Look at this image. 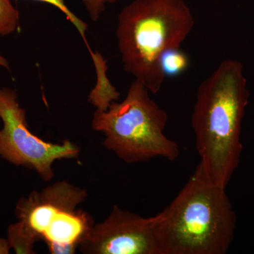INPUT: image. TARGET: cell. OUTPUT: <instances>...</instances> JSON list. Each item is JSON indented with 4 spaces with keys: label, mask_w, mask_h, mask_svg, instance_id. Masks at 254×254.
Returning <instances> with one entry per match:
<instances>
[{
    "label": "cell",
    "mask_w": 254,
    "mask_h": 254,
    "mask_svg": "<svg viewBox=\"0 0 254 254\" xmlns=\"http://www.w3.org/2000/svg\"><path fill=\"white\" fill-rule=\"evenodd\" d=\"M250 99L243 64L224 60L198 86L191 126L200 164L226 188L240 163L242 124Z\"/></svg>",
    "instance_id": "1"
},
{
    "label": "cell",
    "mask_w": 254,
    "mask_h": 254,
    "mask_svg": "<svg viewBox=\"0 0 254 254\" xmlns=\"http://www.w3.org/2000/svg\"><path fill=\"white\" fill-rule=\"evenodd\" d=\"M157 215L158 254H225L235 237L237 215L226 188L215 183L200 163Z\"/></svg>",
    "instance_id": "2"
},
{
    "label": "cell",
    "mask_w": 254,
    "mask_h": 254,
    "mask_svg": "<svg viewBox=\"0 0 254 254\" xmlns=\"http://www.w3.org/2000/svg\"><path fill=\"white\" fill-rule=\"evenodd\" d=\"M194 23L184 0H133L119 14L116 30L124 70L156 94L165 78L160 55L180 48Z\"/></svg>",
    "instance_id": "3"
},
{
    "label": "cell",
    "mask_w": 254,
    "mask_h": 254,
    "mask_svg": "<svg viewBox=\"0 0 254 254\" xmlns=\"http://www.w3.org/2000/svg\"><path fill=\"white\" fill-rule=\"evenodd\" d=\"M168 115L141 82L131 83L126 98L106 110H96L91 126L104 135L103 146L128 164L162 158L175 161L178 143L165 134Z\"/></svg>",
    "instance_id": "4"
},
{
    "label": "cell",
    "mask_w": 254,
    "mask_h": 254,
    "mask_svg": "<svg viewBox=\"0 0 254 254\" xmlns=\"http://www.w3.org/2000/svg\"><path fill=\"white\" fill-rule=\"evenodd\" d=\"M87 196L86 190L58 181L18 200L15 215L50 254H73L95 224L91 214L78 208Z\"/></svg>",
    "instance_id": "5"
},
{
    "label": "cell",
    "mask_w": 254,
    "mask_h": 254,
    "mask_svg": "<svg viewBox=\"0 0 254 254\" xmlns=\"http://www.w3.org/2000/svg\"><path fill=\"white\" fill-rule=\"evenodd\" d=\"M0 157L15 166L36 171L43 181L55 177L53 164L56 160H72L79 157V147L64 140L62 143L48 142L30 131L26 110L21 108L16 92L8 88L0 89Z\"/></svg>",
    "instance_id": "6"
},
{
    "label": "cell",
    "mask_w": 254,
    "mask_h": 254,
    "mask_svg": "<svg viewBox=\"0 0 254 254\" xmlns=\"http://www.w3.org/2000/svg\"><path fill=\"white\" fill-rule=\"evenodd\" d=\"M158 215L150 218L115 205L94 224L78 250L84 254H158Z\"/></svg>",
    "instance_id": "7"
},
{
    "label": "cell",
    "mask_w": 254,
    "mask_h": 254,
    "mask_svg": "<svg viewBox=\"0 0 254 254\" xmlns=\"http://www.w3.org/2000/svg\"><path fill=\"white\" fill-rule=\"evenodd\" d=\"M7 242L10 248L14 250L18 254H36L34 250L35 244L38 238L26 227L23 226L21 222L11 224L7 229Z\"/></svg>",
    "instance_id": "8"
},
{
    "label": "cell",
    "mask_w": 254,
    "mask_h": 254,
    "mask_svg": "<svg viewBox=\"0 0 254 254\" xmlns=\"http://www.w3.org/2000/svg\"><path fill=\"white\" fill-rule=\"evenodd\" d=\"M190 64L188 55L180 48H170L160 55L159 65L164 76L175 77L185 72Z\"/></svg>",
    "instance_id": "9"
},
{
    "label": "cell",
    "mask_w": 254,
    "mask_h": 254,
    "mask_svg": "<svg viewBox=\"0 0 254 254\" xmlns=\"http://www.w3.org/2000/svg\"><path fill=\"white\" fill-rule=\"evenodd\" d=\"M19 12L11 0H0V36H6L17 31Z\"/></svg>",
    "instance_id": "10"
},
{
    "label": "cell",
    "mask_w": 254,
    "mask_h": 254,
    "mask_svg": "<svg viewBox=\"0 0 254 254\" xmlns=\"http://www.w3.org/2000/svg\"><path fill=\"white\" fill-rule=\"evenodd\" d=\"M18 1V0H16ZM33 1H40V2L46 3V4L52 5L54 7L60 10V11L65 15L66 18L70 21L73 26L76 27L78 33H80L85 44L86 45L88 51L93 52L91 47L88 45V41L86 40V33L88 30V24L84 21H82L81 18L78 17L68 7L67 5L65 3L64 0H33Z\"/></svg>",
    "instance_id": "11"
},
{
    "label": "cell",
    "mask_w": 254,
    "mask_h": 254,
    "mask_svg": "<svg viewBox=\"0 0 254 254\" xmlns=\"http://www.w3.org/2000/svg\"><path fill=\"white\" fill-rule=\"evenodd\" d=\"M88 12V16L93 21L99 19L104 12L107 4H114L118 0H81Z\"/></svg>",
    "instance_id": "12"
},
{
    "label": "cell",
    "mask_w": 254,
    "mask_h": 254,
    "mask_svg": "<svg viewBox=\"0 0 254 254\" xmlns=\"http://www.w3.org/2000/svg\"><path fill=\"white\" fill-rule=\"evenodd\" d=\"M10 249L7 240L0 238V254H9Z\"/></svg>",
    "instance_id": "13"
},
{
    "label": "cell",
    "mask_w": 254,
    "mask_h": 254,
    "mask_svg": "<svg viewBox=\"0 0 254 254\" xmlns=\"http://www.w3.org/2000/svg\"><path fill=\"white\" fill-rule=\"evenodd\" d=\"M0 66H3V67L5 68H9V64H8V62L6 61V60L5 59L4 57L1 56L0 55Z\"/></svg>",
    "instance_id": "14"
}]
</instances>
